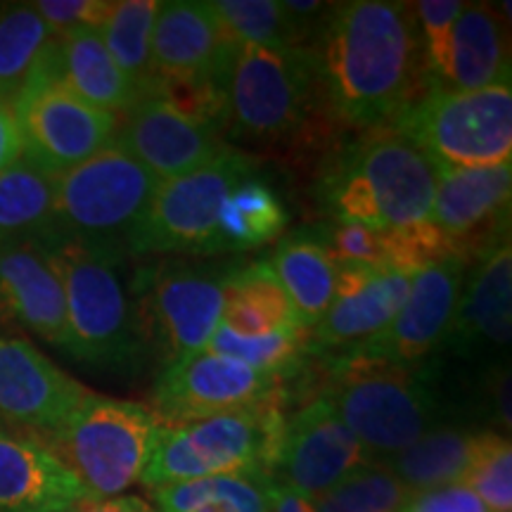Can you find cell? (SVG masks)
<instances>
[{
    "label": "cell",
    "mask_w": 512,
    "mask_h": 512,
    "mask_svg": "<svg viewBox=\"0 0 512 512\" xmlns=\"http://www.w3.org/2000/svg\"><path fill=\"white\" fill-rule=\"evenodd\" d=\"M306 46L332 121L361 131L392 121L427 91L413 3L328 5Z\"/></svg>",
    "instance_id": "obj_1"
},
{
    "label": "cell",
    "mask_w": 512,
    "mask_h": 512,
    "mask_svg": "<svg viewBox=\"0 0 512 512\" xmlns=\"http://www.w3.org/2000/svg\"><path fill=\"white\" fill-rule=\"evenodd\" d=\"M411 290V278L387 268L339 266L328 313L311 328L313 354L347 351L389 328ZM337 351V354H339Z\"/></svg>",
    "instance_id": "obj_22"
},
{
    "label": "cell",
    "mask_w": 512,
    "mask_h": 512,
    "mask_svg": "<svg viewBox=\"0 0 512 512\" xmlns=\"http://www.w3.org/2000/svg\"><path fill=\"white\" fill-rule=\"evenodd\" d=\"M271 512H316L311 498H306L290 486L275 482L271 484Z\"/></svg>",
    "instance_id": "obj_43"
},
{
    "label": "cell",
    "mask_w": 512,
    "mask_h": 512,
    "mask_svg": "<svg viewBox=\"0 0 512 512\" xmlns=\"http://www.w3.org/2000/svg\"><path fill=\"white\" fill-rule=\"evenodd\" d=\"M465 275L467 261L463 259H451L413 273L406 302L389 328L339 354L394 363V366H422L432 354L444 349Z\"/></svg>",
    "instance_id": "obj_15"
},
{
    "label": "cell",
    "mask_w": 512,
    "mask_h": 512,
    "mask_svg": "<svg viewBox=\"0 0 512 512\" xmlns=\"http://www.w3.org/2000/svg\"><path fill=\"white\" fill-rule=\"evenodd\" d=\"M233 266L164 256L128 280L140 363L171 366L207 349L223 316V290Z\"/></svg>",
    "instance_id": "obj_6"
},
{
    "label": "cell",
    "mask_w": 512,
    "mask_h": 512,
    "mask_svg": "<svg viewBox=\"0 0 512 512\" xmlns=\"http://www.w3.org/2000/svg\"><path fill=\"white\" fill-rule=\"evenodd\" d=\"M512 337V249L498 242L465 275L444 349L463 358L501 356Z\"/></svg>",
    "instance_id": "obj_21"
},
{
    "label": "cell",
    "mask_w": 512,
    "mask_h": 512,
    "mask_svg": "<svg viewBox=\"0 0 512 512\" xmlns=\"http://www.w3.org/2000/svg\"><path fill=\"white\" fill-rule=\"evenodd\" d=\"M204 351L233 358L242 366L280 377L283 382L297 375L306 366L309 356H313L311 332L302 325L266 337H245L219 323Z\"/></svg>",
    "instance_id": "obj_33"
},
{
    "label": "cell",
    "mask_w": 512,
    "mask_h": 512,
    "mask_svg": "<svg viewBox=\"0 0 512 512\" xmlns=\"http://www.w3.org/2000/svg\"><path fill=\"white\" fill-rule=\"evenodd\" d=\"M38 69L62 83L76 98L117 117L138 100V91L121 74L100 31L95 29L53 34Z\"/></svg>",
    "instance_id": "obj_24"
},
{
    "label": "cell",
    "mask_w": 512,
    "mask_h": 512,
    "mask_svg": "<svg viewBox=\"0 0 512 512\" xmlns=\"http://www.w3.org/2000/svg\"><path fill=\"white\" fill-rule=\"evenodd\" d=\"M463 486L491 512H512V446L501 432H477Z\"/></svg>",
    "instance_id": "obj_37"
},
{
    "label": "cell",
    "mask_w": 512,
    "mask_h": 512,
    "mask_svg": "<svg viewBox=\"0 0 512 512\" xmlns=\"http://www.w3.org/2000/svg\"><path fill=\"white\" fill-rule=\"evenodd\" d=\"M53 31L34 3L0 5V100L10 102L27 86Z\"/></svg>",
    "instance_id": "obj_32"
},
{
    "label": "cell",
    "mask_w": 512,
    "mask_h": 512,
    "mask_svg": "<svg viewBox=\"0 0 512 512\" xmlns=\"http://www.w3.org/2000/svg\"><path fill=\"white\" fill-rule=\"evenodd\" d=\"M88 389L43 356L29 339L0 335V415L24 432H53Z\"/></svg>",
    "instance_id": "obj_18"
},
{
    "label": "cell",
    "mask_w": 512,
    "mask_h": 512,
    "mask_svg": "<svg viewBox=\"0 0 512 512\" xmlns=\"http://www.w3.org/2000/svg\"><path fill=\"white\" fill-rule=\"evenodd\" d=\"M411 491L380 460L358 467L337 486L313 498L316 512H401Z\"/></svg>",
    "instance_id": "obj_36"
},
{
    "label": "cell",
    "mask_w": 512,
    "mask_h": 512,
    "mask_svg": "<svg viewBox=\"0 0 512 512\" xmlns=\"http://www.w3.org/2000/svg\"><path fill=\"white\" fill-rule=\"evenodd\" d=\"M211 12L235 43L261 48H304L309 36L275 0H211Z\"/></svg>",
    "instance_id": "obj_35"
},
{
    "label": "cell",
    "mask_w": 512,
    "mask_h": 512,
    "mask_svg": "<svg viewBox=\"0 0 512 512\" xmlns=\"http://www.w3.org/2000/svg\"><path fill=\"white\" fill-rule=\"evenodd\" d=\"M34 8L53 34H67L74 29L100 31L114 3L112 0H41L34 3Z\"/></svg>",
    "instance_id": "obj_40"
},
{
    "label": "cell",
    "mask_w": 512,
    "mask_h": 512,
    "mask_svg": "<svg viewBox=\"0 0 512 512\" xmlns=\"http://www.w3.org/2000/svg\"><path fill=\"white\" fill-rule=\"evenodd\" d=\"M283 389L280 377L211 351H197L162 368L150 408L164 427H178L266 401Z\"/></svg>",
    "instance_id": "obj_13"
},
{
    "label": "cell",
    "mask_w": 512,
    "mask_h": 512,
    "mask_svg": "<svg viewBox=\"0 0 512 512\" xmlns=\"http://www.w3.org/2000/svg\"><path fill=\"white\" fill-rule=\"evenodd\" d=\"M401 512H491L463 484L444 486V489L418 491L408 496Z\"/></svg>",
    "instance_id": "obj_41"
},
{
    "label": "cell",
    "mask_w": 512,
    "mask_h": 512,
    "mask_svg": "<svg viewBox=\"0 0 512 512\" xmlns=\"http://www.w3.org/2000/svg\"><path fill=\"white\" fill-rule=\"evenodd\" d=\"M157 188V178L119 143H112L57 176L53 214L43 238L126 249Z\"/></svg>",
    "instance_id": "obj_10"
},
{
    "label": "cell",
    "mask_w": 512,
    "mask_h": 512,
    "mask_svg": "<svg viewBox=\"0 0 512 512\" xmlns=\"http://www.w3.org/2000/svg\"><path fill=\"white\" fill-rule=\"evenodd\" d=\"M510 83L508 17L491 3H465L451 36L444 91H482Z\"/></svg>",
    "instance_id": "obj_25"
},
{
    "label": "cell",
    "mask_w": 512,
    "mask_h": 512,
    "mask_svg": "<svg viewBox=\"0 0 512 512\" xmlns=\"http://www.w3.org/2000/svg\"><path fill=\"white\" fill-rule=\"evenodd\" d=\"M57 176L19 155L0 171V245L43 238L53 214Z\"/></svg>",
    "instance_id": "obj_30"
},
{
    "label": "cell",
    "mask_w": 512,
    "mask_h": 512,
    "mask_svg": "<svg viewBox=\"0 0 512 512\" xmlns=\"http://www.w3.org/2000/svg\"><path fill=\"white\" fill-rule=\"evenodd\" d=\"M285 389L252 403L188 425L164 427L140 477L147 489L216 475L273 477L285 432Z\"/></svg>",
    "instance_id": "obj_5"
},
{
    "label": "cell",
    "mask_w": 512,
    "mask_h": 512,
    "mask_svg": "<svg viewBox=\"0 0 512 512\" xmlns=\"http://www.w3.org/2000/svg\"><path fill=\"white\" fill-rule=\"evenodd\" d=\"M271 484L268 475L240 472L150 491L157 512H271Z\"/></svg>",
    "instance_id": "obj_31"
},
{
    "label": "cell",
    "mask_w": 512,
    "mask_h": 512,
    "mask_svg": "<svg viewBox=\"0 0 512 512\" xmlns=\"http://www.w3.org/2000/svg\"><path fill=\"white\" fill-rule=\"evenodd\" d=\"M159 430L147 403L88 392L62 425L36 439L74 472L91 501H110L140 482Z\"/></svg>",
    "instance_id": "obj_8"
},
{
    "label": "cell",
    "mask_w": 512,
    "mask_h": 512,
    "mask_svg": "<svg viewBox=\"0 0 512 512\" xmlns=\"http://www.w3.org/2000/svg\"><path fill=\"white\" fill-rule=\"evenodd\" d=\"M323 242L337 266L387 268L384 266L382 228L358 226V223H337L335 228L323 235Z\"/></svg>",
    "instance_id": "obj_39"
},
{
    "label": "cell",
    "mask_w": 512,
    "mask_h": 512,
    "mask_svg": "<svg viewBox=\"0 0 512 512\" xmlns=\"http://www.w3.org/2000/svg\"><path fill=\"white\" fill-rule=\"evenodd\" d=\"M290 221L271 185L249 176L221 204L216 223V254L249 252L280 238Z\"/></svg>",
    "instance_id": "obj_29"
},
{
    "label": "cell",
    "mask_w": 512,
    "mask_h": 512,
    "mask_svg": "<svg viewBox=\"0 0 512 512\" xmlns=\"http://www.w3.org/2000/svg\"><path fill=\"white\" fill-rule=\"evenodd\" d=\"M221 323L245 337H266L299 328L297 313L271 261L230 268L223 290Z\"/></svg>",
    "instance_id": "obj_27"
},
{
    "label": "cell",
    "mask_w": 512,
    "mask_h": 512,
    "mask_svg": "<svg viewBox=\"0 0 512 512\" xmlns=\"http://www.w3.org/2000/svg\"><path fill=\"white\" fill-rule=\"evenodd\" d=\"M463 8L465 3H460V0H420V3H413L427 88L444 91L448 62H451L453 24H456Z\"/></svg>",
    "instance_id": "obj_38"
},
{
    "label": "cell",
    "mask_w": 512,
    "mask_h": 512,
    "mask_svg": "<svg viewBox=\"0 0 512 512\" xmlns=\"http://www.w3.org/2000/svg\"><path fill=\"white\" fill-rule=\"evenodd\" d=\"M119 143L159 183L202 169L228 150L221 128L178 110L155 91H143L119 119Z\"/></svg>",
    "instance_id": "obj_14"
},
{
    "label": "cell",
    "mask_w": 512,
    "mask_h": 512,
    "mask_svg": "<svg viewBox=\"0 0 512 512\" xmlns=\"http://www.w3.org/2000/svg\"><path fill=\"white\" fill-rule=\"evenodd\" d=\"M368 463L373 456L366 446L316 396L287 415L273 479L313 501Z\"/></svg>",
    "instance_id": "obj_16"
},
{
    "label": "cell",
    "mask_w": 512,
    "mask_h": 512,
    "mask_svg": "<svg viewBox=\"0 0 512 512\" xmlns=\"http://www.w3.org/2000/svg\"><path fill=\"white\" fill-rule=\"evenodd\" d=\"M228 124L254 143H297L332 121L309 50L238 43L226 76Z\"/></svg>",
    "instance_id": "obj_7"
},
{
    "label": "cell",
    "mask_w": 512,
    "mask_h": 512,
    "mask_svg": "<svg viewBox=\"0 0 512 512\" xmlns=\"http://www.w3.org/2000/svg\"><path fill=\"white\" fill-rule=\"evenodd\" d=\"M64 292V354L105 370L140 363L131 297L124 278L126 249L83 240L43 238Z\"/></svg>",
    "instance_id": "obj_3"
},
{
    "label": "cell",
    "mask_w": 512,
    "mask_h": 512,
    "mask_svg": "<svg viewBox=\"0 0 512 512\" xmlns=\"http://www.w3.org/2000/svg\"><path fill=\"white\" fill-rule=\"evenodd\" d=\"M76 512H157L152 505H147L143 498L138 496H119L110 498V501H93L86 503Z\"/></svg>",
    "instance_id": "obj_44"
},
{
    "label": "cell",
    "mask_w": 512,
    "mask_h": 512,
    "mask_svg": "<svg viewBox=\"0 0 512 512\" xmlns=\"http://www.w3.org/2000/svg\"><path fill=\"white\" fill-rule=\"evenodd\" d=\"M157 12V0H119L100 29L112 60L138 95L152 81V29Z\"/></svg>",
    "instance_id": "obj_34"
},
{
    "label": "cell",
    "mask_w": 512,
    "mask_h": 512,
    "mask_svg": "<svg viewBox=\"0 0 512 512\" xmlns=\"http://www.w3.org/2000/svg\"><path fill=\"white\" fill-rule=\"evenodd\" d=\"M235 48L238 43L228 36L209 3H159L152 29V81L226 86Z\"/></svg>",
    "instance_id": "obj_17"
},
{
    "label": "cell",
    "mask_w": 512,
    "mask_h": 512,
    "mask_svg": "<svg viewBox=\"0 0 512 512\" xmlns=\"http://www.w3.org/2000/svg\"><path fill=\"white\" fill-rule=\"evenodd\" d=\"M389 128L418 147L437 174L510 164L512 88L510 83L467 93L427 88Z\"/></svg>",
    "instance_id": "obj_9"
},
{
    "label": "cell",
    "mask_w": 512,
    "mask_h": 512,
    "mask_svg": "<svg viewBox=\"0 0 512 512\" xmlns=\"http://www.w3.org/2000/svg\"><path fill=\"white\" fill-rule=\"evenodd\" d=\"M512 164L437 174L430 221L463 242L472 256H484L508 240Z\"/></svg>",
    "instance_id": "obj_19"
},
{
    "label": "cell",
    "mask_w": 512,
    "mask_h": 512,
    "mask_svg": "<svg viewBox=\"0 0 512 512\" xmlns=\"http://www.w3.org/2000/svg\"><path fill=\"white\" fill-rule=\"evenodd\" d=\"M318 399L366 446L373 460L389 458L434 430L441 408L422 366H394L347 354L328 358Z\"/></svg>",
    "instance_id": "obj_4"
},
{
    "label": "cell",
    "mask_w": 512,
    "mask_h": 512,
    "mask_svg": "<svg viewBox=\"0 0 512 512\" xmlns=\"http://www.w3.org/2000/svg\"><path fill=\"white\" fill-rule=\"evenodd\" d=\"M22 155V138L10 102L0 100V171H5Z\"/></svg>",
    "instance_id": "obj_42"
},
{
    "label": "cell",
    "mask_w": 512,
    "mask_h": 512,
    "mask_svg": "<svg viewBox=\"0 0 512 512\" xmlns=\"http://www.w3.org/2000/svg\"><path fill=\"white\" fill-rule=\"evenodd\" d=\"M475 434L465 427L437 425L403 451L380 458V463L387 465L411 494L463 484Z\"/></svg>",
    "instance_id": "obj_28"
},
{
    "label": "cell",
    "mask_w": 512,
    "mask_h": 512,
    "mask_svg": "<svg viewBox=\"0 0 512 512\" xmlns=\"http://www.w3.org/2000/svg\"><path fill=\"white\" fill-rule=\"evenodd\" d=\"M437 169L394 128H373L349 145L320 181V202L337 223L396 228L430 219Z\"/></svg>",
    "instance_id": "obj_2"
},
{
    "label": "cell",
    "mask_w": 512,
    "mask_h": 512,
    "mask_svg": "<svg viewBox=\"0 0 512 512\" xmlns=\"http://www.w3.org/2000/svg\"><path fill=\"white\" fill-rule=\"evenodd\" d=\"M22 155L48 174L62 176L114 143L117 114L88 105L36 67L12 100Z\"/></svg>",
    "instance_id": "obj_12"
},
{
    "label": "cell",
    "mask_w": 512,
    "mask_h": 512,
    "mask_svg": "<svg viewBox=\"0 0 512 512\" xmlns=\"http://www.w3.org/2000/svg\"><path fill=\"white\" fill-rule=\"evenodd\" d=\"M0 328L64 347V292L43 238L0 245Z\"/></svg>",
    "instance_id": "obj_20"
},
{
    "label": "cell",
    "mask_w": 512,
    "mask_h": 512,
    "mask_svg": "<svg viewBox=\"0 0 512 512\" xmlns=\"http://www.w3.org/2000/svg\"><path fill=\"white\" fill-rule=\"evenodd\" d=\"M249 176H254L252 159L228 147L202 169L159 183L126 242L128 256L216 254L221 204Z\"/></svg>",
    "instance_id": "obj_11"
},
{
    "label": "cell",
    "mask_w": 512,
    "mask_h": 512,
    "mask_svg": "<svg viewBox=\"0 0 512 512\" xmlns=\"http://www.w3.org/2000/svg\"><path fill=\"white\" fill-rule=\"evenodd\" d=\"M271 266L290 297L299 325L316 328L337 290L339 266L316 230H294L278 242Z\"/></svg>",
    "instance_id": "obj_26"
},
{
    "label": "cell",
    "mask_w": 512,
    "mask_h": 512,
    "mask_svg": "<svg viewBox=\"0 0 512 512\" xmlns=\"http://www.w3.org/2000/svg\"><path fill=\"white\" fill-rule=\"evenodd\" d=\"M83 484L29 432L0 430V512H76Z\"/></svg>",
    "instance_id": "obj_23"
}]
</instances>
